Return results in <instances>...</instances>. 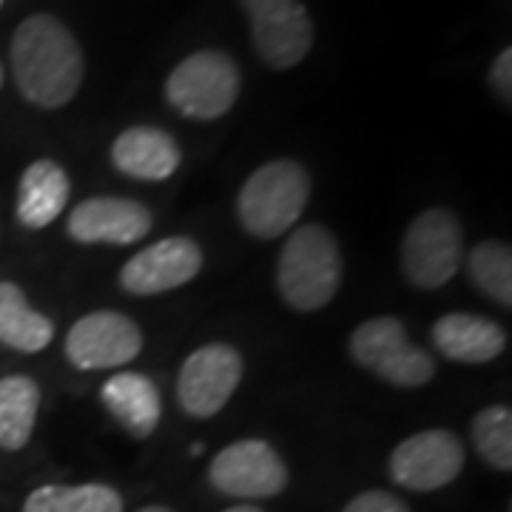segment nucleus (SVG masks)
Segmentation results:
<instances>
[{"label":"nucleus","instance_id":"1","mask_svg":"<svg viewBox=\"0 0 512 512\" xmlns=\"http://www.w3.org/2000/svg\"><path fill=\"white\" fill-rule=\"evenodd\" d=\"M12 72L37 109H63L80 92L86 60L77 37L52 15H32L12 37Z\"/></svg>","mask_w":512,"mask_h":512},{"label":"nucleus","instance_id":"2","mask_svg":"<svg viewBox=\"0 0 512 512\" xmlns=\"http://www.w3.org/2000/svg\"><path fill=\"white\" fill-rule=\"evenodd\" d=\"M339 242L322 225H302L285 239L276 262V288L293 311H319L342 285Z\"/></svg>","mask_w":512,"mask_h":512},{"label":"nucleus","instance_id":"3","mask_svg":"<svg viewBox=\"0 0 512 512\" xmlns=\"http://www.w3.org/2000/svg\"><path fill=\"white\" fill-rule=\"evenodd\" d=\"M311 200V177L296 160H271L245 180L237 200L242 228L256 239H276L296 228Z\"/></svg>","mask_w":512,"mask_h":512},{"label":"nucleus","instance_id":"4","mask_svg":"<svg viewBox=\"0 0 512 512\" xmlns=\"http://www.w3.org/2000/svg\"><path fill=\"white\" fill-rule=\"evenodd\" d=\"M242 72L237 60L217 49H202L185 57L165 80V100L191 120H217L234 109Z\"/></svg>","mask_w":512,"mask_h":512},{"label":"nucleus","instance_id":"5","mask_svg":"<svg viewBox=\"0 0 512 512\" xmlns=\"http://www.w3.org/2000/svg\"><path fill=\"white\" fill-rule=\"evenodd\" d=\"M350 356L356 365L396 387H421L436 376L433 356L407 336L404 322L396 316L362 322L350 336Z\"/></svg>","mask_w":512,"mask_h":512},{"label":"nucleus","instance_id":"6","mask_svg":"<svg viewBox=\"0 0 512 512\" xmlns=\"http://www.w3.org/2000/svg\"><path fill=\"white\" fill-rule=\"evenodd\" d=\"M464 256V231L453 211L427 208L407 225L402 239V271L410 285L436 291L456 276Z\"/></svg>","mask_w":512,"mask_h":512},{"label":"nucleus","instance_id":"7","mask_svg":"<svg viewBox=\"0 0 512 512\" xmlns=\"http://www.w3.org/2000/svg\"><path fill=\"white\" fill-rule=\"evenodd\" d=\"M248 15L256 55L285 72L299 66L313 46V20L302 0H239Z\"/></svg>","mask_w":512,"mask_h":512},{"label":"nucleus","instance_id":"8","mask_svg":"<svg viewBox=\"0 0 512 512\" xmlns=\"http://www.w3.org/2000/svg\"><path fill=\"white\" fill-rule=\"evenodd\" d=\"M288 467L268 441L242 439L220 450L211 467L208 481L222 495L259 501L274 498L288 487Z\"/></svg>","mask_w":512,"mask_h":512},{"label":"nucleus","instance_id":"9","mask_svg":"<svg viewBox=\"0 0 512 512\" xmlns=\"http://www.w3.org/2000/svg\"><path fill=\"white\" fill-rule=\"evenodd\" d=\"M245 362L237 348L225 342H211L197 348L180 367L177 402L194 419H211L231 402L242 382Z\"/></svg>","mask_w":512,"mask_h":512},{"label":"nucleus","instance_id":"10","mask_svg":"<svg viewBox=\"0 0 512 512\" xmlns=\"http://www.w3.org/2000/svg\"><path fill=\"white\" fill-rule=\"evenodd\" d=\"M143 350L140 325L117 311L80 316L66 336L63 353L77 370H111L134 362Z\"/></svg>","mask_w":512,"mask_h":512},{"label":"nucleus","instance_id":"11","mask_svg":"<svg viewBox=\"0 0 512 512\" xmlns=\"http://www.w3.org/2000/svg\"><path fill=\"white\" fill-rule=\"evenodd\" d=\"M464 470V444L450 430H424L404 439L390 456V478L413 493L453 484Z\"/></svg>","mask_w":512,"mask_h":512},{"label":"nucleus","instance_id":"12","mask_svg":"<svg viewBox=\"0 0 512 512\" xmlns=\"http://www.w3.org/2000/svg\"><path fill=\"white\" fill-rule=\"evenodd\" d=\"M202 271V248L188 237H165L120 268V288L131 296H157L188 285Z\"/></svg>","mask_w":512,"mask_h":512},{"label":"nucleus","instance_id":"13","mask_svg":"<svg viewBox=\"0 0 512 512\" xmlns=\"http://www.w3.org/2000/svg\"><path fill=\"white\" fill-rule=\"evenodd\" d=\"M151 211L126 197H92L69 214V237L80 245H134L151 231Z\"/></svg>","mask_w":512,"mask_h":512},{"label":"nucleus","instance_id":"14","mask_svg":"<svg viewBox=\"0 0 512 512\" xmlns=\"http://www.w3.org/2000/svg\"><path fill=\"white\" fill-rule=\"evenodd\" d=\"M111 163L131 180L163 183L177 174L183 151L163 128L131 126L111 143Z\"/></svg>","mask_w":512,"mask_h":512},{"label":"nucleus","instance_id":"15","mask_svg":"<svg viewBox=\"0 0 512 512\" xmlns=\"http://www.w3.org/2000/svg\"><path fill=\"white\" fill-rule=\"evenodd\" d=\"M430 336L441 356L458 365H487L507 348L504 328L476 313H444Z\"/></svg>","mask_w":512,"mask_h":512},{"label":"nucleus","instance_id":"16","mask_svg":"<svg viewBox=\"0 0 512 512\" xmlns=\"http://www.w3.org/2000/svg\"><path fill=\"white\" fill-rule=\"evenodd\" d=\"M100 399L106 404L109 416L134 439H148L163 419V399L154 382L143 373H114L103 384Z\"/></svg>","mask_w":512,"mask_h":512},{"label":"nucleus","instance_id":"17","mask_svg":"<svg viewBox=\"0 0 512 512\" xmlns=\"http://www.w3.org/2000/svg\"><path fill=\"white\" fill-rule=\"evenodd\" d=\"M72 183L66 168L55 160H35L23 174L18 185V222L29 231H40L63 214L69 205Z\"/></svg>","mask_w":512,"mask_h":512},{"label":"nucleus","instance_id":"18","mask_svg":"<svg viewBox=\"0 0 512 512\" xmlns=\"http://www.w3.org/2000/svg\"><path fill=\"white\" fill-rule=\"evenodd\" d=\"M55 339V322L37 313L15 282H0V345L20 353H40Z\"/></svg>","mask_w":512,"mask_h":512},{"label":"nucleus","instance_id":"19","mask_svg":"<svg viewBox=\"0 0 512 512\" xmlns=\"http://www.w3.org/2000/svg\"><path fill=\"white\" fill-rule=\"evenodd\" d=\"M40 387L29 376L0 379V450H23L35 433Z\"/></svg>","mask_w":512,"mask_h":512},{"label":"nucleus","instance_id":"20","mask_svg":"<svg viewBox=\"0 0 512 512\" xmlns=\"http://www.w3.org/2000/svg\"><path fill=\"white\" fill-rule=\"evenodd\" d=\"M23 512H123V498L109 484H46L26 498Z\"/></svg>","mask_w":512,"mask_h":512},{"label":"nucleus","instance_id":"21","mask_svg":"<svg viewBox=\"0 0 512 512\" xmlns=\"http://www.w3.org/2000/svg\"><path fill=\"white\" fill-rule=\"evenodd\" d=\"M467 271L478 291L487 293L498 305H512V254L504 242H478L467 256Z\"/></svg>","mask_w":512,"mask_h":512},{"label":"nucleus","instance_id":"22","mask_svg":"<svg viewBox=\"0 0 512 512\" xmlns=\"http://www.w3.org/2000/svg\"><path fill=\"white\" fill-rule=\"evenodd\" d=\"M473 444L478 456L484 458L493 470L512 467V413L504 404H493L476 413L473 419Z\"/></svg>","mask_w":512,"mask_h":512},{"label":"nucleus","instance_id":"23","mask_svg":"<svg viewBox=\"0 0 512 512\" xmlns=\"http://www.w3.org/2000/svg\"><path fill=\"white\" fill-rule=\"evenodd\" d=\"M342 512H410L399 495L384 493V490H367L356 495Z\"/></svg>","mask_w":512,"mask_h":512},{"label":"nucleus","instance_id":"24","mask_svg":"<svg viewBox=\"0 0 512 512\" xmlns=\"http://www.w3.org/2000/svg\"><path fill=\"white\" fill-rule=\"evenodd\" d=\"M490 86L493 92L504 100V106H510L512 100V49H504L501 55L493 60L490 69Z\"/></svg>","mask_w":512,"mask_h":512},{"label":"nucleus","instance_id":"25","mask_svg":"<svg viewBox=\"0 0 512 512\" xmlns=\"http://www.w3.org/2000/svg\"><path fill=\"white\" fill-rule=\"evenodd\" d=\"M225 512H262V510L254 507V504H237V507H228Z\"/></svg>","mask_w":512,"mask_h":512},{"label":"nucleus","instance_id":"26","mask_svg":"<svg viewBox=\"0 0 512 512\" xmlns=\"http://www.w3.org/2000/svg\"><path fill=\"white\" fill-rule=\"evenodd\" d=\"M137 512H174V510H168V507H160V504H151V507H143V510H137Z\"/></svg>","mask_w":512,"mask_h":512},{"label":"nucleus","instance_id":"27","mask_svg":"<svg viewBox=\"0 0 512 512\" xmlns=\"http://www.w3.org/2000/svg\"><path fill=\"white\" fill-rule=\"evenodd\" d=\"M0 86H3V69H0Z\"/></svg>","mask_w":512,"mask_h":512},{"label":"nucleus","instance_id":"28","mask_svg":"<svg viewBox=\"0 0 512 512\" xmlns=\"http://www.w3.org/2000/svg\"><path fill=\"white\" fill-rule=\"evenodd\" d=\"M0 6H3V0H0Z\"/></svg>","mask_w":512,"mask_h":512}]
</instances>
